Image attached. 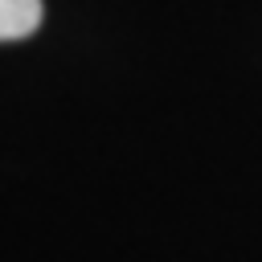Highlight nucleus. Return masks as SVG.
<instances>
[{
  "label": "nucleus",
  "mask_w": 262,
  "mask_h": 262,
  "mask_svg": "<svg viewBox=\"0 0 262 262\" xmlns=\"http://www.w3.org/2000/svg\"><path fill=\"white\" fill-rule=\"evenodd\" d=\"M41 25V0H0V41H20Z\"/></svg>",
  "instance_id": "obj_1"
}]
</instances>
